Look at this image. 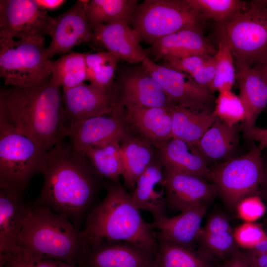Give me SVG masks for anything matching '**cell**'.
I'll return each instance as SVG.
<instances>
[{
  "label": "cell",
  "instance_id": "603a6c76",
  "mask_svg": "<svg viewBox=\"0 0 267 267\" xmlns=\"http://www.w3.org/2000/svg\"><path fill=\"white\" fill-rule=\"evenodd\" d=\"M154 147L165 169L198 176L210 181L211 169L194 145L171 138Z\"/></svg>",
  "mask_w": 267,
  "mask_h": 267
},
{
  "label": "cell",
  "instance_id": "ab89813d",
  "mask_svg": "<svg viewBox=\"0 0 267 267\" xmlns=\"http://www.w3.org/2000/svg\"><path fill=\"white\" fill-rule=\"evenodd\" d=\"M118 61L108 62L92 69H87V81L97 87L107 89L114 83Z\"/></svg>",
  "mask_w": 267,
  "mask_h": 267
},
{
  "label": "cell",
  "instance_id": "7402d4cb",
  "mask_svg": "<svg viewBox=\"0 0 267 267\" xmlns=\"http://www.w3.org/2000/svg\"><path fill=\"white\" fill-rule=\"evenodd\" d=\"M169 107H124V121L131 133L155 146L172 138Z\"/></svg>",
  "mask_w": 267,
  "mask_h": 267
},
{
  "label": "cell",
  "instance_id": "e575fe53",
  "mask_svg": "<svg viewBox=\"0 0 267 267\" xmlns=\"http://www.w3.org/2000/svg\"><path fill=\"white\" fill-rule=\"evenodd\" d=\"M203 18L214 21L217 27L231 21L244 11L248 6L246 1L240 0H186Z\"/></svg>",
  "mask_w": 267,
  "mask_h": 267
},
{
  "label": "cell",
  "instance_id": "9c48e42d",
  "mask_svg": "<svg viewBox=\"0 0 267 267\" xmlns=\"http://www.w3.org/2000/svg\"><path fill=\"white\" fill-rule=\"evenodd\" d=\"M262 149L254 146L246 154L230 158L211 169L210 181L231 208L243 199L258 195L262 177Z\"/></svg>",
  "mask_w": 267,
  "mask_h": 267
},
{
  "label": "cell",
  "instance_id": "b9f144b4",
  "mask_svg": "<svg viewBox=\"0 0 267 267\" xmlns=\"http://www.w3.org/2000/svg\"><path fill=\"white\" fill-rule=\"evenodd\" d=\"M87 69H92L105 63L120 60L107 51H100L92 53H85Z\"/></svg>",
  "mask_w": 267,
  "mask_h": 267
},
{
  "label": "cell",
  "instance_id": "ac0fdd59",
  "mask_svg": "<svg viewBox=\"0 0 267 267\" xmlns=\"http://www.w3.org/2000/svg\"><path fill=\"white\" fill-rule=\"evenodd\" d=\"M140 41L138 34L128 23L116 22L94 28L90 43L94 46L105 49L120 60L136 64L148 56Z\"/></svg>",
  "mask_w": 267,
  "mask_h": 267
},
{
  "label": "cell",
  "instance_id": "5bb4252c",
  "mask_svg": "<svg viewBox=\"0 0 267 267\" xmlns=\"http://www.w3.org/2000/svg\"><path fill=\"white\" fill-rule=\"evenodd\" d=\"M88 0H78L66 11L52 17L48 36L50 41L46 47L48 58L64 55L84 43L90 42L93 30L85 10Z\"/></svg>",
  "mask_w": 267,
  "mask_h": 267
},
{
  "label": "cell",
  "instance_id": "4fadbf2b",
  "mask_svg": "<svg viewBox=\"0 0 267 267\" xmlns=\"http://www.w3.org/2000/svg\"><path fill=\"white\" fill-rule=\"evenodd\" d=\"M114 85L118 101L124 107H169L172 105L161 85L142 64L120 69Z\"/></svg>",
  "mask_w": 267,
  "mask_h": 267
},
{
  "label": "cell",
  "instance_id": "2e32d148",
  "mask_svg": "<svg viewBox=\"0 0 267 267\" xmlns=\"http://www.w3.org/2000/svg\"><path fill=\"white\" fill-rule=\"evenodd\" d=\"M124 112V107L117 102L111 113L85 120L70 132L69 142L79 151L120 143L131 133L125 122Z\"/></svg>",
  "mask_w": 267,
  "mask_h": 267
},
{
  "label": "cell",
  "instance_id": "f5cc1de1",
  "mask_svg": "<svg viewBox=\"0 0 267 267\" xmlns=\"http://www.w3.org/2000/svg\"><path fill=\"white\" fill-rule=\"evenodd\" d=\"M0 267H2L0 266Z\"/></svg>",
  "mask_w": 267,
  "mask_h": 267
},
{
  "label": "cell",
  "instance_id": "5b68a950",
  "mask_svg": "<svg viewBox=\"0 0 267 267\" xmlns=\"http://www.w3.org/2000/svg\"><path fill=\"white\" fill-rule=\"evenodd\" d=\"M47 151L14 125L0 102V188L23 195L44 170Z\"/></svg>",
  "mask_w": 267,
  "mask_h": 267
},
{
  "label": "cell",
  "instance_id": "44dd1931",
  "mask_svg": "<svg viewBox=\"0 0 267 267\" xmlns=\"http://www.w3.org/2000/svg\"><path fill=\"white\" fill-rule=\"evenodd\" d=\"M165 183V168L156 154L130 193L136 206L149 212L154 220L167 216Z\"/></svg>",
  "mask_w": 267,
  "mask_h": 267
},
{
  "label": "cell",
  "instance_id": "d6986e66",
  "mask_svg": "<svg viewBox=\"0 0 267 267\" xmlns=\"http://www.w3.org/2000/svg\"><path fill=\"white\" fill-rule=\"evenodd\" d=\"M147 51L154 60L166 61L200 54L214 55L217 49L204 36L202 29L188 28L159 39L151 44Z\"/></svg>",
  "mask_w": 267,
  "mask_h": 267
},
{
  "label": "cell",
  "instance_id": "7a4b0ae2",
  "mask_svg": "<svg viewBox=\"0 0 267 267\" xmlns=\"http://www.w3.org/2000/svg\"><path fill=\"white\" fill-rule=\"evenodd\" d=\"M61 90L51 76L32 86L0 90V101L15 127L46 151L67 137Z\"/></svg>",
  "mask_w": 267,
  "mask_h": 267
},
{
  "label": "cell",
  "instance_id": "f546056e",
  "mask_svg": "<svg viewBox=\"0 0 267 267\" xmlns=\"http://www.w3.org/2000/svg\"><path fill=\"white\" fill-rule=\"evenodd\" d=\"M139 4L136 0H91L86 15L92 30L100 25L116 22L129 24Z\"/></svg>",
  "mask_w": 267,
  "mask_h": 267
},
{
  "label": "cell",
  "instance_id": "c3c4849f",
  "mask_svg": "<svg viewBox=\"0 0 267 267\" xmlns=\"http://www.w3.org/2000/svg\"><path fill=\"white\" fill-rule=\"evenodd\" d=\"M244 252L250 254H258L267 252V238L260 242L254 247L246 250Z\"/></svg>",
  "mask_w": 267,
  "mask_h": 267
},
{
  "label": "cell",
  "instance_id": "816d5d0a",
  "mask_svg": "<svg viewBox=\"0 0 267 267\" xmlns=\"http://www.w3.org/2000/svg\"><path fill=\"white\" fill-rule=\"evenodd\" d=\"M267 267V266H265V267Z\"/></svg>",
  "mask_w": 267,
  "mask_h": 267
},
{
  "label": "cell",
  "instance_id": "bcb514c9",
  "mask_svg": "<svg viewBox=\"0 0 267 267\" xmlns=\"http://www.w3.org/2000/svg\"><path fill=\"white\" fill-rule=\"evenodd\" d=\"M40 8L47 10H54L61 7L65 2L64 0H36Z\"/></svg>",
  "mask_w": 267,
  "mask_h": 267
},
{
  "label": "cell",
  "instance_id": "74e56055",
  "mask_svg": "<svg viewBox=\"0 0 267 267\" xmlns=\"http://www.w3.org/2000/svg\"><path fill=\"white\" fill-rule=\"evenodd\" d=\"M0 261L2 267H83L60 261L36 259L16 251L0 255Z\"/></svg>",
  "mask_w": 267,
  "mask_h": 267
},
{
  "label": "cell",
  "instance_id": "f6af8a7d",
  "mask_svg": "<svg viewBox=\"0 0 267 267\" xmlns=\"http://www.w3.org/2000/svg\"><path fill=\"white\" fill-rule=\"evenodd\" d=\"M258 195L267 205V157H263V174Z\"/></svg>",
  "mask_w": 267,
  "mask_h": 267
},
{
  "label": "cell",
  "instance_id": "277c9868",
  "mask_svg": "<svg viewBox=\"0 0 267 267\" xmlns=\"http://www.w3.org/2000/svg\"><path fill=\"white\" fill-rule=\"evenodd\" d=\"M86 246L82 230L66 216L32 204L13 251L79 265Z\"/></svg>",
  "mask_w": 267,
  "mask_h": 267
},
{
  "label": "cell",
  "instance_id": "4316f807",
  "mask_svg": "<svg viewBox=\"0 0 267 267\" xmlns=\"http://www.w3.org/2000/svg\"><path fill=\"white\" fill-rule=\"evenodd\" d=\"M120 144L124 187L133 191L139 177L156 156V149L153 145L132 133Z\"/></svg>",
  "mask_w": 267,
  "mask_h": 267
},
{
  "label": "cell",
  "instance_id": "3957f363",
  "mask_svg": "<svg viewBox=\"0 0 267 267\" xmlns=\"http://www.w3.org/2000/svg\"><path fill=\"white\" fill-rule=\"evenodd\" d=\"M104 187L105 197L85 218L82 229L85 241L126 242L155 254L156 231L143 219L130 193L119 181H105Z\"/></svg>",
  "mask_w": 267,
  "mask_h": 267
},
{
  "label": "cell",
  "instance_id": "d4e9b609",
  "mask_svg": "<svg viewBox=\"0 0 267 267\" xmlns=\"http://www.w3.org/2000/svg\"><path fill=\"white\" fill-rule=\"evenodd\" d=\"M239 97L244 107L246 132L255 127L257 118L267 105V82L254 68L236 72Z\"/></svg>",
  "mask_w": 267,
  "mask_h": 267
},
{
  "label": "cell",
  "instance_id": "8d00e7d4",
  "mask_svg": "<svg viewBox=\"0 0 267 267\" xmlns=\"http://www.w3.org/2000/svg\"><path fill=\"white\" fill-rule=\"evenodd\" d=\"M213 112L221 120L230 127L244 122L246 113L239 96L231 90L219 92Z\"/></svg>",
  "mask_w": 267,
  "mask_h": 267
},
{
  "label": "cell",
  "instance_id": "ee69618b",
  "mask_svg": "<svg viewBox=\"0 0 267 267\" xmlns=\"http://www.w3.org/2000/svg\"><path fill=\"white\" fill-rule=\"evenodd\" d=\"M244 258L251 267H264L267 265V252L250 254L242 252Z\"/></svg>",
  "mask_w": 267,
  "mask_h": 267
},
{
  "label": "cell",
  "instance_id": "7dc6e473",
  "mask_svg": "<svg viewBox=\"0 0 267 267\" xmlns=\"http://www.w3.org/2000/svg\"><path fill=\"white\" fill-rule=\"evenodd\" d=\"M244 257L243 253L239 249L230 257L224 267H243Z\"/></svg>",
  "mask_w": 267,
  "mask_h": 267
},
{
  "label": "cell",
  "instance_id": "60d3db41",
  "mask_svg": "<svg viewBox=\"0 0 267 267\" xmlns=\"http://www.w3.org/2000/svg\"><path fill=\"white\" fill-rule=\"evenodd\" d=\"M236 208L239 217L249 222L258 220L266 211V206L258 195L243 199L237 204Z\"/></svg>",
  "mask_w": 267,
  "mask_h": 267
},
{
  "label": "cell",
  "instance_id": "e0dca14e",
  "mask_svg": "<svg viewBox=\"0 0 267 267\" xmlns=\"http://www.w3.org/2000/svg\"><path fill=\"white\" fill-rule=\"evenodd\" d=\"M165 176L166 207L170 211L181 212L208 206L218 195L216 185L201 177L166 169Z\"/></svg>",
  "mask_w": 267,
  "mask_h": 267
},
{
  "label": "cell",
  "instance_id": "1f68e13d",
  "mask_svg": "<svg viewBox=\"0 0 267 267\" xmlns=\"http://www.w3.org/2000/svg\"><path fill=\"white\" fill-rule=\"evenodd\" d=\"M51 77L62 90L71 89L87 81L85 53L71 51L51 59Z\"/></svg>",
  "mask_w": 267,
  "mask_h": 267
},
{
  "label": "cell",
  "instance_id": "9a60e30c",
  "mask_svg": "<svg viewBox=\"0 0 267 267\" xmlns=\"http://www.w3.org/2000/svg\"><path fill=\"white\" fill-rule=\"evenodd\" d=\"M86 242L79 261L83 267H154L155 254L123 241Z\"/></svg>",
  "mask_w": 267,
  "mask_h": 267
},
{
  "label": "cell",
  "instance_id": "681fc988",
  "mask_svg": "<svg viewBox=\"0 0 267 267\" xmlns=\"http://www.w3.org/2000/svg\"><path fill=\"white\" fill-rule=\"evenodd\" d=\"M267 82V58L261 64L254 68Z\"/></svg>",
  "mask_w": 267,
  "mask_h": 267
},
{
  "label": "cell",
  "instance_id": "ffe728a7",
  "mask_svg": "<svg viewBox=\"0 0 267 267\" xmlns=\"http://www.w3.org/2000/svg\"><path fill=\"white\" fill-rule=\"evenodd\" d=\"M207 207H197L174 217L166 216L154 219L150 223L153 228L157 230V239L194 250Z\"/></svg>",
  "mask_w": 267,
  "mask_h": 267
},
{
  "label": "cell",
  "instance_id": "4dcf8cb0",
  "mask_svg": "<svg viewBox=\"0 0 267 267\" xmlns=\"http://www.w3.org/2000/svg\"><path fill=\"white\" fill-rule=\"evenodd\" d=\"M120 143L89 147L82 151L97 174L105 181L117 182L122 176L124 168Z\"/></svg>",
  "mask_w": 267,
  "mask_h": 267
},
{
  "label": "cell",
  "instance_id": "7bdbcfd3",
  "mask_svg": "<svg viewBox=\"0 0 267 267\" xmlns=\"http://www.w3.org/2000/svg\"><path fill=\"white\" fill-rule=\"evenodd\" d=\"M247 137L259 143V147L263 150L267 149V129L257 126L245 132Z\"/></svg>",
  "mask_w": 267,
  "mask_h": 267
},
{
  "label": "cell",
  "instance_id": "ba28073f",
  "mask_svg": "<svg viewBox=\"0 0 267 267\" xmlns=\"http://www.w3.org/2000/svg\"><path fill=\"white\" fill-rule=\"evenodd\" d=\"M203 19L186 0H145L139 3L132 22L140 41L151 44L183 29H202Z\"/></svg>",
  "mask_w": 267,
  "mask_h": 267
},
{
  "label": "cell",
  "instance_id": "484cf974",
  "mask_svg": "<svg viewBox=\"0 0 267 267\" xmlns=\"http://www.w3.org/2000/svg\"><path fill=\"white\" fill-rule=\"evenodd\" d=\"M238 144L236 126L230 127L218 118L194 145L208 165L229 159Z\"/></svg>",
  "mask_w": 267,
  "mask_h": 267
},
{
  "label": "cell",
  "instance_id": "836d02e7",
  "mask_svg": "<svg viewBox=\"0 0 267 267\" xmlns=\"http://www.w3.org/2000/svg\"><path fill=\"white\" fill-rule=\"evenodd\" d=\"M163 65L188 74L199 85L209 90L216 70L214 55L206 54L164 61Z\"/></svg>",
  "mask_w": 267,
  "mask_h": 267
},
{
  "label": "cell",
  "instance_id": "83f0119b",
  "mask_svg": "<svg viewBox=\"0 0 267 267\" xmlns=\"http://www.w3.org/2000/svg\"><path fill=\"white\" fill-rule=\"evenodd\" d=\"M198 243L202 250L220 259L231 257L238 249L229 221L220 213L209 217L201 228Z\"/></svg>",
  "mask_w": 267,
  "mask_h": 267
},
{
  "label": "cell",
  "instance_id": "6da1fadb",
  "mask_svg": "<svg viewBox=\"0 0 267 267\" xmlns=\"http://www.w3.org/2000/svg\"><path fill=\"white\" fill-rule=\"evenodd\" d=\"M43 181L33 205L46 207L66 216L79 229L98 203L105 181L82 151L63 139L47 151Z\"/></svg>",
  "mask_w": 267,
  "mask_h": 267
},
{
  "label": "cell",
  "instance_id": "d590c367",
  "mask_svg": "<svg viewBox=\"0 0 267 267\" xmlns=\"http://www.w3.org/2000/svg\"><path fill=\"white\" fill-rule=\"evenodd\" d=\"M214 56L215 74L209 90L212 93L215 91L231 90L236 80V68L228 45L221 38H219L218 49Z\"/></svg>",
  "mask_w": 267,
  "mask_h": 267
},
{
  "label": "cell",
  "instance_id": "f1b7e54d",
  "mask_svg": "<svg viewBox=\"0 0 267 267\" xmlns=\"http://www.w3.org/2000/svg\"><path fill=\"white\" fill-rule=\"evenodd\" d=\"M172 120V138L195 145L218 119L213 111H196L176 105L169 107Z\"/></svg>",
  "mask_w": 267,
  "mask_h": 267
},
{
  "label": "cell",
  "instance_id": "d6a6232c",
  "mask_svg": "<svg viewBox=\"0 0 267 267\" xmlns=\"http://www.w3.org/2000/svg\"><path fill=\"white\" fill-rule=\"evenodd\" d=\"M154 267H211L204 253L157 240Z\"/></svg>",
  "mask_w": 267,
  "mask_h": 267
},
{
  "label": "cell",
  "instance_id": "f907efd6",
  "mask_svg": "<svg viewBox=\"0 0 267 267\" xmlns=\"http://www.w3.org/2000/svg\"><path fill=\"white\" fill-rule=\"evenodd\" d=\"M244 256V255H243ZM251 267L249 264L247 263L246 260H245L244 258V267Z\"/></svg>",
  "mask_w": 267,
  "mask_h": 267
},
{
  "label": "cell",
  "instance_id": "52a82bcc",
  "mask_svg": "<svg viewBox=\"0 0 267 267\" xmlns=\"http://www.w3.org/2000/svg\"><path fill=\"white\" fill-rule=\"evenodd\" d=\"M44 36L0 40V77L5 86L26 87L51 76Z\"/></svg>",
  "mask_w": 267,
  "mask_h": 267
},
{
  "label": "cell",
  "instance_id": "7c38bea8",
  "mask_svg": "<svg viewBox=\"0 0 267 267\" xmlns=\"http://www.w3.org/2000/svg\"><path fill=\"white\" fill-rule=\"evenodd\" d=\"M51 18L36 0H0V40L48 35Z\"/></svg>",
  "mask_w": 267,
  "mask_h": 267
},
{
  "label": "cell",
  "instance_id": "8fae6325",
  "mask_svg": "<svg viewBox=\"0 0 267 267\" xmlns=\"http://www.w3.org/2000/svg\"><path fill=\"white\" fill-rule=\"evenodd\" d=\"M62 90L67 137L73 129L85 120L111 113L118 102L114 83L107 89L84 83Z\"/></svg>",
  "mask_w": 267,
  "mask_h": 267
},
{
  "label": "cell",
  "instance_id": "cb8c5ba5",
  "mask_svg": "<svg viewBox=\"0 0 267 267\" xmlns=\"http://www.w3.org/2000/svg\"><path fill=\"white\" fill-rule=\"evenodd\" d=\"M23 196L0 188V255L11 252L32 207Z\"/></svg>",
  "mask_w": 267,
  "mask_h": 267
},
{
  "label": "cell",
  "instance_id": "30bf717a",
  "mask_svg": "<svg viewBox=\"0 0 267 267\" xmlns=\"http://www.w3.org/2000/svg\"><path fill=\"white\" fill-rule=\"evenodd\" d=\"M141 64L161 85L172 104L196 111H213L216 99L213 93L188 74L157 64L148 56Z\"/></svg>",
  "mask_w": 267,
  "mask_h": 267
},
{
  "label": "cell",
  "instance_id": "8992f818",
  "mask_svg": "<svg viewBox=\"0 0 267 267\" xmlns=\"http://www.w3.org/2000/svg\"><path fill=\"white\" fill-rule=\"evenodd\" d=\"M227 44L236 72L254 68L267 58V0H255L231 21L217 27Z\"/></svg>",
  "mask_w": 267,
  "mask_h": 267
},
{
  "label": "cell",
  "instance_id": "f35d334b",
  "mask_svg": "<svg viewBox=\"0 0 267 267\" xmlns=\"http://www.w3.org/2000/svg\"><path fill=\"white\" fill-rule=\"evenodd\" d=\"M234 236L238 247L245 250L254 247L267 238V234L261 225L246 222L234 230Z\"/></svg>",
  "mask_w": 267,
  "mask_h": 267
}]
</instances>
